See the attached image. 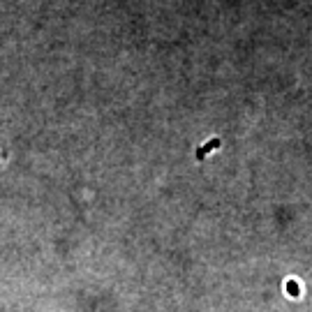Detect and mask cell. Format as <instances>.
I'll use <instances>...</instances> for the list:
<instances>
[{"label":"cell","instance_id":"1","mask_svg":"<svg viewBox=\"0 0 312 312\" xmlns=\"http://www.w3.org/2000/svg\"><path fill=\"white\" fill-rule=\"evenodd\" d=\"M218 146H220V139H211V141H208L206 146H201V148L197 150V158H199V160H203V155H206L208 150H213V148H218Z\"/></svg>","mask_w":312,"mask_h":312}]
</instances>
